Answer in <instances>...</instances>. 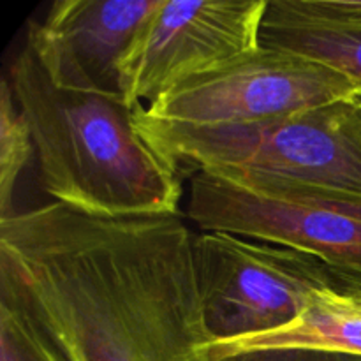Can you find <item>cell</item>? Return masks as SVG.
Masks as SVG:
<instances>
[{
	"label": "cell",
	"mask_w": 361,
	"mask_h": 361,
	"mask_svg": "<svg viewBox=\"0 0 361 361\" xmlns=\"http://www.w3.org/2000/svg\"><path fill=\"white\" fill-rule=\"evenodd\" d=\"M0 275L67 361H203L212 342L180 215L18 212L0 219Z\"/></svg>",
	"instance_id": "1"
},
{
	"label": "cell",
	"mask_w": 361,
	"mask_h": 361,
	"mask_svg": "<svg viewBox=\"0 0 361 361\" xmlns=\"http://www.w3.org/2000/svg\"><path fill=\"white\" fill-rule=\"evenodd\" d=\"M7 80L55 203L94 217L178 215V171L141 136L122 94L60 87L28 41Z\"/></svg>",
	"instance_id": "2"
},
{
	"label": "cell",
	"mask_w": 361,
	"mask_h": 361,
	"mask_svg": "<svg viewBox=\"0 0 361 361\" xmlns=\"http://www.w3.org/2000/svg\"><path fill=\"white\" fill-rule=\"evenodd\" d=\"M141 136L176 171L192 168L267 197L361 201V102L228 127L155 123Z\"/></svg>",
	"instance_id": "3"
},
{
	"label": "cell",
	"mask_w": 361,
	"mask_h": 361,
	"mask_svg": "<svg viewBox=\"0 0 361 361\" xmlns=\"http://www.w3.org/2000/svg\"><path fill=\"white\" fill-rule=\"evenodd\" d=\"M335 102H361V88L323 63L259 44L178 81L150 106H140V115L166 126L228 127Z\"/></svg>",
	"instance_id": "4"
},
{
	"label": "cell",
	"mask_w": 361,
	"mask_h": 361,
	"mask_svg": "<svg viewBox=\"0 0 361 361\" xmlns=\"http://www.w3.org/2000/svg\"><path fill=\"white\" fill-rule=\"evenodd\" d=\"M192 261L212 342L286 326L314 291L335 288L319 257L224 231L192 235Z\"/></svg>",
	"instance_id": "5"
},
{
	"label": "cell",
	"mask_w": 361,
	"mask_h": 361,
	"mask_svg": "<svg viewBox=\"0 0 361 361\" xmlns=\"http://www.w3.org/2000/svg\"><path fill=\"white\" fill-rule=\"evenodd\" d=\"M268 0H159L120 63L130 108L150 106L178 81L261 44Z\"/></svg>",
	"instance_id": "6"
},
{
	"label": "cell",
	"mask_w": 361,
	"mask_h": 361,
	"mask_svg": "<svg viewBox=\"0 0 361 361\" xmlns=\"http://www.w3.org/2000/svg\"><path fill=\"white\" fill-rule=\"evenodd\" d=\"M190 221L312 254L334 270L361 274V201L267 197L197 171L190 183Z\"/></svg>",
	"instance_id": "7"
},
{
	"label": "cell",
	"mask_w": 361,
	"mask_h": 361,
	"mask_svg": "<svg viewBox=\"0 0 361 361\" xmlns=\"http://www.w3.org/2000/svg\"><path fill=\"white\" fill-rule=\"evenodd\" d=\"M159 0H59L27 41L56 85L122 94L120 63Z\"/></svg>",
	"instance_id": "8"
},
{
	"label": "cell",
	"mask_w": 361,
	"mask_h": 361,
	"mask_svg": "<svg viewBox=\"0 0 361 361\" xmlns=\"http://www.w3.org/2000/svg\"><path fill=\"white\" fill-rule=\"evenodd\" d=\"M259 351H309L361 358V295L326 288L314 291L296 319L267 334L214 341L203 356Z\"/></svg>",
	"instance_id": "9"
},
{
	"label": "cell",
	"mask_w": 361,
	"mask_h": 361,
	"mask_svg": "<svg viewBox=\"0 0 361 361\" xmlns=\"http://www.w3.org/2000/svg\"><path fill=\"white\" fill-rule=\"evenodd\" d=\"M261 44L323 63L361 88V25L321 27L263 21Z\"/></svg>",
	"instance_id": "10"
},
{
	"label": "cell",
	"mask_w": 361,
	"mask_h": 361,
	"mask_svg": "<svg viewBox=\"0 0 361 361\" xmlns=\"http://www.w3.org/2000/svg\"><path fill=\"white\" fill-rule=\"evenodd\" d=\"M0 361H67L4 275H0Z\"/></svg>",
	"instance_id": "11"
},
{
	"label": "cell",
	"mask_w": 361,
	"mask_h": 361,
	"mask_svg": "<svg viewBox=\"0 0 361 361\" xmlns=\"http://www.w3.org/2000/svg\"><path fill=\"white\" fill-rule=\"evenodd\" d=\"M34 152L30 129L18 109L9 80L4 78L0 83V219L14 214V189Z\"/></svg>",
	"instance_id": "12"
},
{
	"label": "cell",
	"mask_w": 361,
	"mask_h": 361,
	"mask_svg": "<svg viewBox=\"0 0 361 361\" xmlns=\"http://www.w3.org/2000/svg\"><path fill=\"white\" fill-rule=\"evenodd\" d=\"M263 21L321 27L361 25V0H268Z\"/></svg>",
	"instance_id": "13"
},
{
	"label": "cell",
	"mask_w": 361,
	"mask_h": 361,
	"mask_svg": "<svg viewBox=\"0 0 361 361\" xmlns=\"http://www.w3.org/2000/svg\"><path fill=\"white\" fill-rule=\"evenodd\" d=\"M330 271H331V277H334L335 288L341 289V291L361 295V274H358V271L334 270V268H330Z\"/></svg>",
	"instance_id": "14"
}]
</instances>
